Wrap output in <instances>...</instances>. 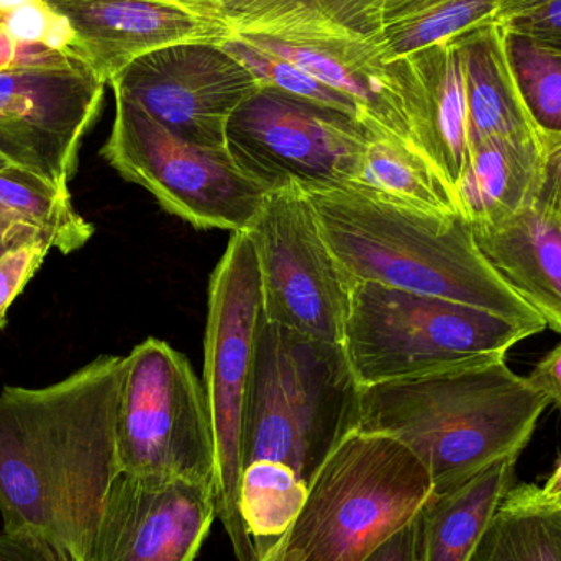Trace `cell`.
Segmentation results:
<instances>
[{
    "label": "cell",
    "instance_id": "obj_9",
    "mask_svg": "<svg viewBox=\"0 0 561 561\" xmlns=\"http://www.w3.org/2000/svg\"><path fill=\"white\" fill-rule=\"evenodd\" d=\"M121 473L158 474L209 484L216 438L206 388L190 359L147 339L125 356L117 409Z\"/></svg>",
    "mask_w": 561,
    "mask_h": 561
},
{
    "label": "cell",
    "instance_id": "obj_19",
    "mask_svg": "<svg viewBox=\"0 0 561 561\" xmlns=\"http://www.w3.org/2000/svg\"><path fill=\"white\" fill-rule=\"evenodd\" d=\"M473 233L494 272L561 333L560 220L533 204L507 222Z\"/></svg>",
    "mask_w": 561,
    "mask_h": 561
},
{
    "label": "cell",
    "instance_id": "obj_43",
    "mask_svg": "<svg viewBox=\"0 0 561 561\" xmlns=\"http://www.w3.org/2000/svg\"><path fill=\"white\" fill-rule=\"evenodd\" d=\"M559 510H560V507H559Z\"/></svg>",
    "mask_w": 561,
    "mask_h": 561
},
{
    "label": "cell",
    "instance_id": "obj_3",
    "mask_svg": "<svg viewBox=\"0 0 561 561\" xmlns=\"http://www.w3.org/2000/svg\"><path fill=\"white\" fill-rule=\"evenodd\" d=\"M304 194L350 287L371 280L546 329L484 259L460 214L424 213L352 191Z\"/></svg>",
    "mask_w": 561,
    "mask_h": 561
},
{
    "label": "cell",
    "instance_id": "obj_28",
    "mask_svg": "<svg viewBox=\"0 0 561 561\" xmlns=\"http://www.w3.org/2000/svg\"><path fill=\"white\" fill-rule=\"evenodd\" d=\"M517 84L542 134H561V59L510 33Z\"/></svg>",
    "mask_w": 561,
    "mask_h": 561
},
{
    "label": "cell",
    "instance_id": "obj_21",
    "mask_svg": "<svg viewBox=\"0 0 561 561\" xmlns=\"http://www.w3.org/2000/svg\"><path fill=\"white\" fill-rule=\"evenodd\" d=\"M517 458H504L444 493L415 516L414 561H468L514 488Z\"/></svg>",
    "mask_w": 561,
    "mask_h": 561
},
{
    "label": "cell",
    "instance_id": "obj_20",
    "mask_svg": "<svg viewBox=\"0 0 561 561\" xmlns=\"http://www.w3.org/2000/svg\"><path fill=\"white\" fill-rule=\"evenodd\" d=\"M543 140L473 141L455 186L458 214L471 230L491 229L536 203L543 173Z\"/></svg>",
    "mask_w": 561,
    "mask_h": 561
},
{
    "label": "cell",
    "instance_id": "obj_31",
    "mask_svg": "<svg viewBox=\"0 0 561 561\" xmlns=\"http://www.w3.org/2000/svg\"><path fill=\"white\" fill-rule=\"evenodd\" d=\"M49 250L45 240L35 239L0 256V329L5 325L7 310L38 272Z\"/></svg>",
    "mask_w": 561,
    "mask_h": 561
},
{
    "label": "cell",
    "instance_id": "obj_42",
    "mask_svg": "<svg viewBox=\"0 0 561 561\" xmlns=\"http://www.w3.org/2000/svg\"><path fill=\"white\" fill-rule=\"evenodd\" d=\"M549 504H552V506H556V507H560V510H561V497H560V500H557L556 503H549Z\"/></svg>",
    "mask_w": 561,
    "mask_h": 561
},
{
    "label": "cell",
    "instance_id": "obj_17",
    "mask_svg": "<svg viewBox=\"0 0 561 561\" xmlns=\"http://www.w3.org/2000/svg\"><path fill=\"white\" fill-rule=\"evenodd\" d=\"M232 35L297 45H362L382 53V0H163Z\"/></svg>",
    "mask_w": 561,
    "mask_h": 561
},
{
    "label": "cell",
    "instance_id": "obj_27",
    "mask_svg": "<svg viewBox=\"0 0 561 561\" xmlns=\"http://www.w3.org/2000/svg\"><path fill=\"white\" fill-rule=\"evenodd\" d=\"M306 494V484L283 465L256 461L243 468L240 513L259 560L286 533Z\"/></svg>",
    "mask_w": 561,
    "mask_h": 561
},
{
    "label": "cell",
    "instance_id": "obj_41",
    "mask_svg": "<svg viewBox=\"0 0 561 561\" xmlns=\"http://www.w3.org/2000/svg\"><path fill=\"white\" fill-rule=\"evenodd\" d=\"M9 167H10V164L7 163V161L3 160L2 157H0V170H5V168H9Z\"/></svg>",
    "mask_w": 561,
    "mask_h": 561
},
{
    "label": "cell",
    "instance_id": "obj_33",
    "mask_svg": "<svg viewBox=\"0 0 561 561\" xmlns=\"http://www.w3.org/2000/svg\"><path fill=\"white\" fill-rule=\"evenodd\" d=\"M542 140L546 157L542 181L534 206L561 222V134H542Z\"/></svg>",
    "mask_w": 561,
    "mask_h": 561
},
{
    "label": "cell",
    "instance_id": "obj_16",
    "mask_svg": "<svg viewBox=\"0 0 561 561\" xmlns=\"http://www.w3.org/2000/svg\"><path fill=\"white\" fill-rule=\"evenodd\" d=\"M75 33L72 56L105 85L141 56L181 43H219L232 33L163 0H45Z\"/></svg>",
    "mask_w": 561,
    "mask_h": 561
},
{
    "label": "cell",
    "instance_id": "obj_1",
    "mask_svg": "<svg viewBox=\"0 0 561 561\" xmlns=\"http://www.w3.org/2000/svg\"><path fill=\"white\" fill-rule=\"evenodd\" d=\"M125 356L102 355L45 388L0 392L3 533L92 561L105 497L121 474L117 409Z\"/></svg>",
    "mask_w": 561,
    "mask_h": 561
},
{
    "label": "cell",
    "instance_id": "obj_36",
    "mask_svg": "<svg viewBox=\"0 0 561 561\" xmlns=\"http://www.w3.org/2000/svg\"><path fill=\"white\" fill-rule=\"evenodd\" d=\"M527 381L561 411V343L534 366Z\"/></svg>",
    "mask_w": 561,
    "mask_h": 561
},
{
    "label": "cell",
    "instance_id": "obj_2",
    "mask_svg": "<svg viewBox=\"0 0 561 561\" xmlns=\"http://www.w3.org/2000/svg\"><path fill=\"white\" fill-rule=\"evenodd\" d=\"M550 401L506 358L362 386L358 431L404 444L444 493L484 468L519 458Z\"/></svg>",
    "mask_w": 561,
    "mask_h": 561
},
{
    "label": "cell",
    "instance_id": "obj_7",
    "mask_svg": "<svg viewBox=\"0 0 561 561\" xmlns=\"http://www.w3.org/2000/svg\"><path fill=\"white\" fill-rule=\"evenodd\" d=\"M263 317L252 237L233 232L209 284L204 388L216 438L214 503L237 561H260L240 513L242 415Z\"/></svg>",
    "mask_w": 561,
    "mask_h": 561
},
{
    "label": "cell",
    "instance_id": "obj_34",
    "mask_svg": "<svg viewBox=\"0 0 561 561\" xmlns=\"http://www.w3.org/2000/svg\"><path fill=\"white\" fill-rule=\"evenodd\" d=\"M79 61L72 56L53 51L45 46L20 45L10 36L9 30L0 12V71L19 66H59Z\"/></svg>",
    "mask_w": 561,
    "mask_h": 561
},
{
    "label": "cell",
    "instance_id": "obj_38",
    "mask_svg": "<svg viewBox=\"0 0 561 561\" xmlns=\"http://www.w3.org/2000/svg\"><path fill=\"white\" fill-rule=\"evenodd\" d=\"M547 2H550V0H501L496 19L500 22H506V20L523 15V13L537 9V7Z\"/></svg>",
    "mask_w": 561,
    "mask_h": 561
},
{
    "label": "cell",
    "instance_id": "obj_12",
    "mask_svg": "<svg viewBox=\"0 0 561 561\" xmlns=\"http://www.w3.org/2000/svg\"><path fill=\"white\" fill-rule=\"evenodd\" d=\"M105 88L81 61L0 71V157L68 191Z\"/></svg>",
    "mask_w": 561,
    "mask_h": 561
},
{
    "label": "cell",
    "instance_id": "obj_25",
    "mask_svg": "<svg viewBox=\"0 0 561 561\" xmlns=\"http://www.w3.org/2000/svg\"><path fill=\"white\" fill-rule=\"evenodd\" d=\"M501 0H382V56L412 55L496 20Z\"/></svg>",
    "mask_w": 561,
    "mask_h": 561
},
{
    "label": "cell",
    "instance_id": "obj_23",
    "mask_svg": "<svg viewBox=\"0 0 561 561\" xmlns=\"http://www.w3.org/2000/svg\"><path fill=\"white\" fill-rule=\"evenodd\" d=\"M342 191L440 216L458 214L447 178L415 145L398 138L373 140L355 180Z\"/></svg>",
    "mask_w": 561,
    "mask_h": 561
},
{
    "label": "cell",
    "instance_id": "obj_24",
    "mask_svg": "<svg viewBox=\"0 0 561 561\" xmlns=\"http://www.w3.org/2000/svg\"><path fill=\"white\" fill-rule=\"evenodd\" d=\"M0 236L43 239L51 249L69 255L91 240L94 227L79 216L69 191L9 167L0 170Z\"/></svg>",
    "mask_w": 561,
    "mask_h": 561
},
{
    "label": "cell",
    "instance_id": "obj_11",
    "mask_svg": "<svg viewBox=\"0 0 561 561\" xmlns=\"http://www.w3.org/2000/svg\"><path fill=\"white\" fill-rule=\"evenodd\" d=\"M247 232L259 260L265 319L310 339L342 343L352 287L304 191L266 193Z\"/></svg>",
    "mask_w": 561,
    "mask_h": 561
},
{
    "label": "cell",
    "instance_id": "obj_15",
    "mask_svg": "<svg viewBox=\"0 0 561 561\" xmlns=\"http://www.w3.org/2000/svg\"><path fill=\"white\" fill-rule=\"evenodd\" d=\"M242 38L342 92L358 108L363 124L376 134L409 141L421 150L422 85L411 55L386 59L371 46L297 45L263 36Z\"/></svg>",
    "mask_w": 561,
    "mask_h": 561
},
{
    "label": "cell",
    "instance_id": "obj_35",
    "mask_svg": "<svg viewBox=\"0 0 561 561\" xmlns=\"http://www.w3.org/2000/svg\"><path fill=\"white\" fill-rule=\"evenodd\" d=\"M0 561H61L39 537L28 533L0 534Z\"/></svg>",
    "mask_w": 561,
    "mask_h": 561
},
{
    "label": "cell",
    "instance_id": "obj_32",
    "mask_svg": "<svg viewBox=\"0 0 561 561\" xmlns=\"http://www.w3.org/2000/svg\"><path fill=\"white\" fill-rule=\"evenodd\" d=\"M501 23H504L511 35L526 38L542 51L561 59V0H550Z\"/></svg>",
    "mask_w": 561,
    "mask_h": 561
},
{
    "label": "cell",
    "instance_id": "obj_13",
    "mask_svg": "<svg viewBox=\"0 0 561 561\" xmlns=\"http://www.w3.org/2000/svg\"><path fill=\"white\" fill-rule=\"evenodd\" d=\"M111 88L176 137L226 148L230 117L262 84L219 43H181L141 56Z\"/></svg>",
    "mask_w": 561,
    "mask_h": 561
},
{
    "label": "cell",
    "instance_id": "obj_22",
    "mask_svg": "<svg viewBox=\"0 0 561 561\" xmlns=\"http://www.w3.org/2000/svg\"><path fill=\"white\" fill-rule=\"evenodd\" d=\"M422 85L419 147L457 186L470 157L467 98L460 53L451 39L412 53Z\"/></svg>",
    "mask_w": 561,
    "mask_h": 561
},
{
    "label": "cell",
    "instance_id": "obj_10",
    "mask_svg": "<svg viewBox=\"0 0 561 561\" xmlns=\"http://www.w3.org/2000/svg\"><path fill=\"white\" fill-rule=\"evenodd\" d=\"M379 137L355 115L262 85L230 117L226 148L266 193H310L346 190Z\"/></svg>",
    "mask_w": 561,
    "mask_h": 561
},
{
    "label": "cell",
    "instance_id": "obj_18",
    "mask_svg": "<svg viewBox=\"0 0 561 561\" xmlns=\"http://www.w3.org/2000/svg\"><path fill=\"white\" fill-rule=\"evenodd\" d=\"M460 53L467 98L468 144L540 140L510 53V32L500 20L481 23L451 38Z\"/></svg>",
    "mask_w": 561,
    "mask_h": 561
},
{
    "label": "cell",
    "instance_id": "obj_4",
    "mask_svg": "<svg viewBox=\"0 0 561 561\" xmlns=\"http://www.w3.org/2000/svg\"><path fill=\"white\" fill-rule=\"evenodd\" d=\"M362 385L342 343L323 342L260 320L242 415V471L283 465L306 484L358 431Z\"/></svg>",
    "mask_w": 561,
    "mask_h": 561
},
{
    "label": "cell",
    "instance_id": "obj_14",
    "mask_svg": "<svg viewBox=\"0 0 561 561\" xmlns=\"http://www.w3.org/2000/svg\"><path fill=\"white\" fill-rule=\"evenodd\" d=\"M216 519L209 484L121 473L102 507L92 561H196Z\"/></svg>",
    "mask_w": 561,
    "mask_h": 561
},
{
    "label": "cell",
    "instance_id": "obj_5",
    "mask_svg": "<svg viewBox=\"0 0 561 561\" xmlns=\"http://www.w3.org/2000/svg\"><path fill=\"white\" fill-rule=\"evenodd\" d=\"M434 493L422 461L396 438L355 431L313 478L286 533L260 561H365Z\"/></svg>",
    "mask_w": 561,
    "mask_h": 561
},
{
    "label": "cell",
    "instance_id": "obj_29",
    "mask_svg": "<svg viewBox=\"0 0 561 561\" xmlns=\"http://www.w3.org/2000/svg\"><path fill=\"white\" fill-rule=\"evenodd\" d=\"M222 46L259 79L260 84L279 89V91L307 99V101L339 108V111L355 115L358 121H362L358 108L346 95L323 84L294 62L272 55V53L262 51L252 43L243 39L242 36L232 35L222 43Z\"/></svg>",
    "mask_w": 561,
    "mask_h": 561
},
{
    "label": "cell",
    "instance_id": "obj_6",
    "mask_svg": "<svg viewBox=\"0 0 561 561\" xmlns=\"http://www.w3.org/2000/svg\"><path fill=\"white\" fill-rule=\"evenodd\" d=\"M540 332L467 304L366 280L350 293L342 345L359 385L371 386L506 358Z\"/></svg>",
    "mask_w": 561,
    "mask_h": 561
},
{
    "label": "cell",
    "instance_id": "obj_37",
    "mask_svg": "<svg viewBox=\"0 0 561 561\" xmlns=\"http://www.w3.org/2000/svg\"><path fill=\"white\" fill-rule=\"evenodd\" d=\"M415 519L386 540L365 561H414Z\"/></svg>",
    "mask_w": 561,
    "mask_h": 561
},
{
    "label": "cell",
    "instance_id": "obj_26",
    "mask_svg": "<svg viewBox=\"0 0 561 561\" xmlns=\"http://www.w3.org/2000/svg\"><path fill=\"white\" fill-rule=\"evenodd\" d=\"M468 561H561V510L537 486L513 488Z\"/></svg>",
    "mask_w": 561,
    "mask_h": 561
},
{
    "label": "cell",
    "instance_id": "obj_39",
    "mask_svg": "<svg viewBox=\"0 0 561 561\" xmlns=\"http://www.w3.org/2000/svg\"><path fill=\"white\" fill-rule=\"evenodd\" d=\"M25 242H30V240L5 239V237L0 236V256H2L3 253L9 252V250H12L13 247L22 245V243Z\"/></svg>",
    "mask_w": 561,
    "mask_h": 561
},
{
    "label": "cell",
    "instance_id": "obj_40",
    "mask_svg": "<svg viewBox=\"0 0 561 561\" xmlns=\"http://www.w3.org/2000/svg\"><path fill=\"white\" fill-rule=\"evenodd\" d=\"M28 2H32V0H0V12H9V10L16 9V7Z\"/></svg>",
    "mask_w": 561,
    "mask_h": 561
},
{
    "label": "cell",
    "instance_id": "obj_30",
    "mask_svg": "<svg viewBox=\"0 0 561 561\" xmlns=\"http://www.w3.org/2000/svg\"><path fill=\"white\" fill-rule=\"evenodd\" d=\"M3 20L10 36L20 45L45 46L53 51L72 56L75 33L71 25L45 0H32L9 10L3 13Z\"/></svg>",
    "mask_w": 561,
    "mask_h": 561
},
{
    "label": "cell",
    "instance_id": "obj_8",
    "mask_svg": "<svg viewBox=\"0 0 561 561\" xmlns=\"http://www.w3.org/2000/svg\"><path fill=\"white\" fill-rule=\"evenodd\" d=\"M115 115L101 154L124 180L153 194L168 213L196 229L245 232L266 191L250 180L227 148L190 144L140 105L114 92Z\"/></svg>",
    "mask_w": 561,
    "mask_h": 561
}]
</instances>
